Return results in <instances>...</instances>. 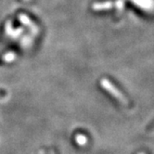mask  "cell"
Listing matches in <instances>:
<instances>
[{
    "mask_svg": "<svg viewBox=\"0 0 154 154\" xmlns=\"http://www.w3.org/2000/svg\"><path fill=\"white\" fill-rule=\"evenodd\" d=\"M101 85H102V86L104 87V88L108 91V92H109L111 93L113 97H115L116 98H118V100L121 101V102H124V103H126V100H125V96L121 93L116 87L109 82V80H107V79H103L102 81H101Z\"/></svg>",
    "mask_w": 154,
    "mask_h": 154,
    "instance_id": "6da1fadb",
    "label": "cell"
},
{
    "mask_svg": "<svg viewBox=\"0 0 154 154\" xmlns=\"http://www.w3.org/2000/svg\"><path fill=\"white\" fill-rule=\"evenodd\" d=\"M132 1L136 6L145 10H150L154 8V0H132Z\"/></svg>",
    "mask_w": 154,
    "mask_h": 154,
    "instance_id": "7a4b0ae2",
    "label": "cell"
},
{
    "mask_svg": "<svg viewBox=\"0 0 154 154\" xmlns=\"http://www.w3.org/2000/svg\"><path fill=\"white\" fill-rule=\"evenodd\" d=\"M112 7V2H103V3H97L93 6L96 10H102L106 8H111Z\"/></svg>",
    "mask_w": 154,
    "mask_h": 154,
    "instance_id": "3957f363",
    "label": "cell"
},
{
    "mask_svg": "<svg viewBox=\"0 0 154 154\" xmlns=\"http://www.w3.org/2000/svg\"><path fill=\"white\" fill-rule=\"evenodd\" d=\"M115 5H116L117 8L119 10H121V9H123V8H124V1H123V0H118Z\"/></svg>",
    "mask_w": 154,
    "mask_h": 154,
    "instance_id": "277c9868",
    "label": "cell"
},
{
    "mask_svg": "<svg viewBox=\"0 0 154 154\" xmlns=\"http://www.w3.org/2000/svg\"><path fill=\"white\" fill-rule=\"evenodd\" d=\"M139 154H145V153H139Z\"/></svg>",
    "mask_w": 154,
    "mask_h": 154,
    "instance_id": "5b68a950",
    "label": "cell"
}]
</instances>
